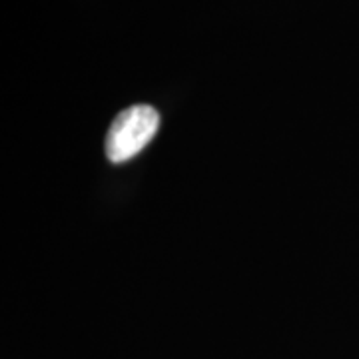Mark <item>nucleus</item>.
<instances>
[{"instance_id": "nucleus-1", "label": "nucleus", "mask_w": 359, "mask_h": 359, "mask_svg": "<svg viewBox=\"0 0 359 359\" xmlns=\"http://www.w3.org/2000/svg\"><path fill=\"white\" fill-rule=\"evenodd\" d=\"M158 128H160V114L152 106L138 104L120 112L112 122L106 138V154L110 162L122 164L140 154L148 146V142L154 138Z\"/></svg>"}]
</instances>
